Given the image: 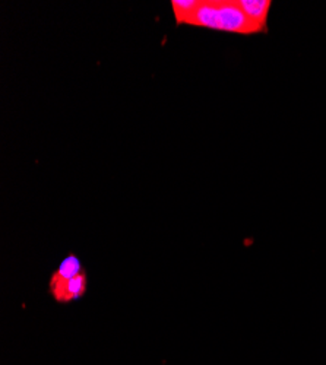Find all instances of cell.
<instances>
[{"label":"cell","instance_id":"6da1fadb","mask_svg":"<svg viewBox=\"0 0 326 365\" xmlns=\"http://www.w3.org/2000/svg\"><path fill=\"white\" fill-rule=\"evenodd\" d=\"M218 31L233 34H256L258 28L248 19L235 0H217Z\"/></svg>","mask_w":326,"mask_h":365},{"label":"cell","instance_id":"7a4b0ae2","mask_svg":"<svg viewBox=\"0 0 326 365\" xmlns=\"http://www.w3.org/2000/svg\"><path fill=\"white\" fill-rule=\"evenodd\" d=\"M86 288H88V277L85 272H82L81 275L75 277L73 279L56 284V285H50V292L57 302H72L83 297L86 292Z\"/></svg>","mask_w":326,"mask_h":365},{"label":"cell","instance_id":"3957f363","mask_svg":"<svg viewBox=\"0 0 326 365\" xmlns=\"http://www.w3.org/2000/svg\"><path fill=\"white\" fill-rule=\"evenodd\" d=\"M235 2L259 33H265L268 29V16L272 6L271 0H235Z\"/></svg>","mask_w":326,"mask_h":365},{"label":"cell","instance_id":"277c9868","mask_svg":"<svg viewBox=\"0 0 326 365\" xmlns=\"http://www.w3.org/2000/svg\"><path fill=\"white\" fill-rule=\"evenodd\" d=\"M185 25L215 29L218 31V6L217 0H199L195 12L189 16Z\"/></svg>","mask_w":326,"mask_h":365},{"label":"cell","instance_id":"5b68a950","mask_svg":"<svg viewBox=\"0 0 326 365\" xmlns=\"http://www.w3.org/2000/svg\"><path fill=\"white\" fill-rule=\"evenodd\" d=\"M82 272H83V269H82L81 260L75 255H69L53 272V275L50 278V285H56V284H61V282L73 279L75 277L81 275Z\"/></svg>","mask_w":326,"mask_h":365},{"label":"cell","instance_id":"8992f818","mask_svg":"<svg viewBox=\"0 0 326 365\" xmlns=\"http://www.w3.org/2000/svg\"><path fill=\"white\" fill-rule=\"evenodd\" d=\"M175 16L177 25H185L189 16L195 12L199 5V0H173L170 4Z\"/></svg>","mask_w":326,"mask_h":365}]
</instances>
